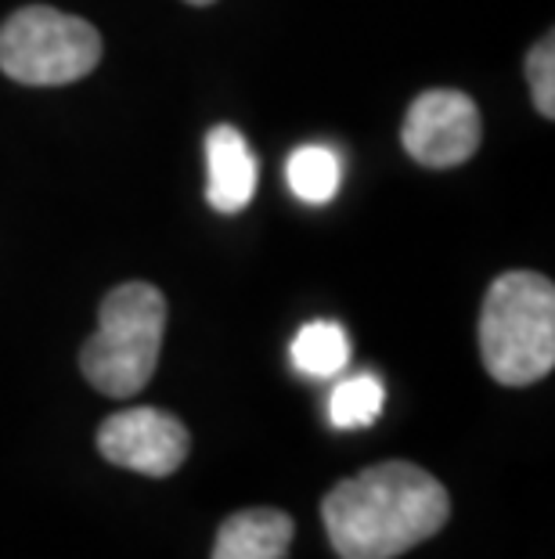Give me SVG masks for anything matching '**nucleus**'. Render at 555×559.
<instances>
[{"label": "nucleus", "instance_id": "9b49d317", "mask_svg": "<svg viewBox=\"0 0 555 559\" xmlns=\"http://www.w3.org/2000/svg\"><path fill=\"white\" fill-rule=\"evenodd\" d=\"M386 404V386L379 376L361 372L350 376L333 390V401H328V419H333L336 430H364L383 415Z\"/></svg>", "mask_w": 555, "mask_h": 559}, {"label": "nucleus", "instance_id": "39448f33", "mask_svg": "<svg viewBox=\"0 0 555 559\" xmlns=\"http://www.w3.org/2000/svg\"><path fill=\"white\" fill-rule=\"evenodd\" d=\"M98 451L112 466L141 477H173L192 451V433L177 415L137 404L98 426Z\"/></svg>", "mask_w": 555, "mask_h": 559}, {"label": "nucleus", "instance_id": "423d86ee", "mask_svg": "<svg viewBox=\"0 0 555 559\" xmlns=\"http://www.w3.org/2000/svg\"><path fill=\"white\" fill-rule=\"evenodd\" d=\"M405 152L430 170L462 166L480 148V109L462 91L433 87L411 102L400 130Z\"/></svg>", "mask_w": 555, "mask_h": 559}, {"label": "nucleus", "instance_id": "0eeeda50", "mask_svg": "<svg viewBox=\"0 0 555 559\" xmlns=\"http://www.w3.org/2000/svg\"><path fill=\"white\" fill-rule=\"evenodd\" d=\"M260 166L239 127L220 123L206 134V202L217 213H242L253 202Z\"/></svg>", "mask_w": 555, "mask_h": 559}, {"label": "nucleus", "instance_id": "f257e3e1", "mask_svg": "<svg viewBox=\"0 0 555 559\" xmlns=\"http://www.w3.org/2000/svg\"><path fill=\"white\" fill-rule=\"evenodd\" d=\"M322 520L339 559H397L444 531L451 498L433 473L389 459L339 480L325 495Z\"/></svg>", "mask_w": 555, "mask_h": 559}, {"label": "nucleus", "instance_id": "f8f14e48", "mask_svg": "<svg viewBox=\"0 0 555 559\" xmlns=\"http://www.w3.org/2000/svg\"><path fill=\"white\" fill-rule=\"evenodd\" d=\"M527 80H530V98H534V109L545 116V120H552V116H555V37H552V33L541 44L530 47Z\"/></svg>", "mask_w": 555, "mask_h": 559}, {"label": "nucleus", "instance_id": "6e6552de", "mask_svg": "<svg viewBox=\"0 0 555 559\" xmlns=\"http://www.w3.org/2000/svg\"><path fill=\"white\" fill-rule=\"evenodd\" d=\"M297 523L281 509H242L220 523L214 559H286Z\"/></svg>", "mask_w": 555, "mask_h": 559}, {"label": "nucleus", "instance_id": "9d476101", "mask_svg": "<svg viewBox=\"0 0 555 559\" xmlns=\"http://www.w3.org/2000/svg\"><path fill=\"white\" fill-rule=\"evenodd\" d=\"M286 181L297 199L322 206V202L333 199L342 185L339 156L325 145H300L286 163Z\"/></svg>", "mask_w": 555, "mask_h": 559}, {"label": "nucleus", "instance_id": "7ed1b4c3", "mask_svg": "<svg viewBox=\"0 0 555 559\" xmlns=\"http://www.w3.org/2000/svg\"><path fill=\"white\" fill-rule=\"evenodd\" d=\"M167 332V296L152 282H123L98 307V329L80 347V372L105 397L126 401L148 386Z\"/></svg>", "mask_w": 555, "mask_h": 559}, {"label": "nucleus", "instance_id": "1a4fd4ad", "mask_svg": "<svg viewBox=\"0 0 555 559\" xmlns=\"http://www.w3.org/2000/svg\"><path fill=\"white\" fill-rule=\"evenodd\" d=\"M289 354H292L297 372L303 376H314V379L339 376L350 361L347 329H342L339 321H311V325H303L297 332Z\"/></svg>", "mask_w": 555, "mask_h": 559}, {"label": "nucleus", "instance_id": "20e7f679", "mask_svg": "<svg viewBox=\"0 0 555 559\" xmlns=\"http://www.w3.org/2000/svg\"><path fill=\"white\" fill-rule=\"evenodd\" d=\"M101 62V37L87 19L29 4L0 26V73L26 87H65Z\"/></svg>", "mask_w": 555, "mask_h": 559}, {"label": "nucleus", "instance_id": "ddd939ff", "mask_svg": "<svg viewBox=\"0 0 555 559\" xmlns=\"http://www.w3.org/2000/svg\"><path fill=\"white\" fill-rule=\"evenodd\" d=\"M184 4H195V8H206V4H214V0H184Z\"/></svg>", "mask_w": 555, "mask_h": 559}, {"label": "nucleus", "instance_id": "f03ea898", "mask_svg": "<svg viewBox=\"0 0 555 559\" xmlns=\"http://www.w3.org/2000/svg\"><path fill=\"white\" fill-rule=\"evenodd\" d=\"M480 361L502 386H530L555 368V285L538 271L491 282L480 307Z\"/></svg>", "mask_w": 555, "mask_h": 559}]
</instances>
